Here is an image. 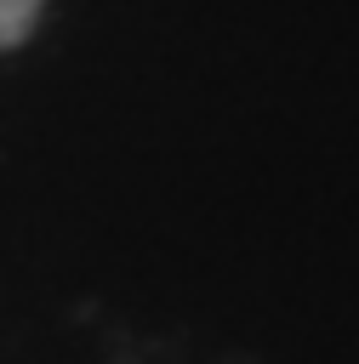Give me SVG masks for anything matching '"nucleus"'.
I'll return each mask as SVG.
<instances>
[{"label": "nucleus", "instance_id": "f257e3e1", "mask_svg": "<svg viewBox=\"0 0 359 364\" xmlns=\"http://www.w3.org/2000/svg\"><path fill=\"white\" fill-rule=\"evenodd\" d=\"M40 6H46V0H0V51H17V46L34 34Z\"/></svg>", "mask_w": 359, "mask_h": 364}]
</instances>
